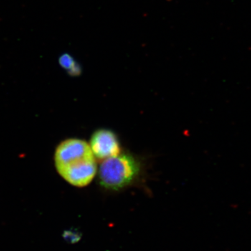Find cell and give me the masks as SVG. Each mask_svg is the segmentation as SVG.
<instances>
[{
  "mask_svg": "<svg viewBox=\"0 0 251 251\" xmlns=\"http://www.w3.org/2000/svg\"><path fill=\"white\" fill-rule=\"evenodd\" d=\"M54 164L59 175L75 187H85L97 173L95 156L90 145L80 139L64 140L57 147Z\"/></svg>",
  "mask_w": 251,
  "mask_h": 251,
  "instance_id": "1",
  "label": "cell"
},
{
  "mask_svg": "<svg viewBox=\"0 0 251 251\" xmlns=\"http://www.w3.org/2000/svg\"><path fill=\"white\" fill-rule=\"evenodd\" d=\"M139 173V165L133 157L118 154L104 160L99 169V181L108 191H118L129 186Z\"/></svg>",
  "mask_w": 251,
  "mask_h": 251,
  "instance_id": "2",
  "label": "cell"
},
{
  "mask_svg": "<svg viewBox=\"0 0 251 251\" xmlns=\"http://www.w3.org/2000/svg\"><path fill=\"white\" fill-rule=\"evenodd\" d=\"M90 146L94 156L99 160H105L120 153V143L111 130H97L91 138Z\"/></svg>",
  "mask_w": 251,
  "mask_h": 251,
  "instance_id": "3",
  "label": "cell"
},
{
  "mask_svg": "<svg viewBox=\"0 0 251 251\" xmlns=\"http://www.w3.org/2000/svg\"><path fill=\"white\" fill-rule=\"evenodd\" d=\"M59 63L63 68L72 73L73 75H74V74L77 75L78 73L80 72V68L79 67L78 64L74 61L72 56L69 54L62 55L59 59Z\"/></svg>",
  "mask_w": 251,
  "mask_h": 251,
  "instance_id": "4",
  "label": "cell"
}]
</instances>
